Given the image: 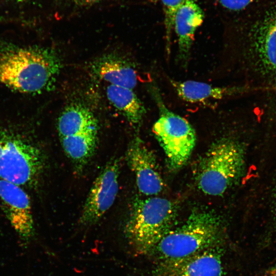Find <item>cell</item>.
<instances>
[{
  "label": "cell",
  "instance_id": "1",
  "mask_svg": "<svg viewBox=\"0 0 276 276\" xmlns=\"http://www.w3.org/2000/svg\"><path fill=\"white\" fill-rule=\"evenodd\" d=\"M61 68L58 55L50 48H0V84L19 92L38 94L48 90Z\"/></svg>",
  "mask_w": 276,
  "mask_h": 276
},
{
  "label": "cell",
  "instance_id": "2",
  "mask_svg": "<svg viewBox=\"0 0 276 276\" xmlns=\"http://www.w3.org/2000/svg\"><path fill=\"white\" fill-rule=\"evenodd\" d=\"M224 231V222L215 213L193 211L184 223L171 229L161 239L151 253L159 261L187 257L221 245Z\"/></svg>",
  "mask_w": 276,
  "mask_h": 276
},
{
  "label": "cell",
  "instance_id": "3",
  "mask_svg": "<svg viewBox=\"0 0 276 276\" xmlns=\"http://www.w3.org/2000/svg\"><path fill=\"white\" fill-rule=\"evenodd\" d=\"M175 205L168 199L151 197L136 199L124 227L129 243L138 252L151 254L174 224Z\"/></svg>",
  "mask_w": 276,
  "mask_h": 276
},
{
  "label": "cell",
  "instance_id": "4",
  "mask_svg": "<svg viewBox=\"0 0 276 276\" xmlns=\"http://www.w3.org/2000/svg\"><path fill=\"white\" fill-rule=\"evenodd\" d=\"M245 162L241 143L232 138L220 139L199 162L195 174L198 188L208 195H222L241 177Z\"/></svg>",
  "mask_w": 276,
  "mask_h": 276
},
{
  "label": "cell",
  "instance_id": "5",
  "mask_svg": "<svg viewBox=\"0 0 276 276\" xmlns=\"http://www.w3.org/2000/svg\"><path fill=\"white\" fill-rule=\"evenodd\" d=\"M43 166V155L36 146L17 135L0 132V179L33 187Z\"/></svg>",
  "mask_w": 276,
  "mask_h": 276
},
{
  "label": "cell",
  "instance_id": "6",
  "mask_svg": "<svg viewBox=\"0 0 276 276\" xmlns=\"http://www.w3.org/2000/svg\"><path fill=\"white\" fill-rule=\"evenodd\" d=\"M154 93L159 117L153 131L164 150L169 167L177 170L189 158L196 144V132L187 119L168 108L158 91Z\"/></svg>",
  "mask_w": 276,
  "mask_h": 276
},
{
  "label": "cell",
  "instance_id": "7",
  "mask_svg": "<svg viewBox=\"0 0 276 276\" xmlns=\"http://www.w3.org/2000/svg\"><path fill=\"white\" fill-rule=\"evenodd\" d=\"M120 163L118 159L109 162L91 187L79 219L82 225L98 222L112 205L119 190Z\"/></svg>",
  "mask_w": 276,
  "mask_h": 276
},
{
  "label": "cell",
  "instance_id": "8",
  "mask_svg": "<svg viewBox=\"0 0 276 276\" xmlns=\"http://www.w3.org/2000/svg\"><path fill=\"white\" fill-rule=\"evenodd\" d=\"M221 245L190 256L159 261L153 276H225Z\"/></svg>",
  "mask_w": 276,
  "mask_h": 276
},
{
  "label": "cell",
  "instance_id": "9",
  "mask_svg": "<svg viewBox=\"0 0 276 276\" xmlns=\"http://www.w3.org/2000/svg\"><path fill=\"white\" fill-rule=\"evenodd\" d=\"M126 159L142 194L152 196L163 190L164 182L155 157L140 138H134L128 145Z\"/></svg>",
  "mask_w": 276,
  "mask_h": 276
},
{
  "label": "cell",
  "instance_id": "10",
  "mask_svg": "<svg viewBox=\"0 0 276 276\" xmlns=\"http://www.w3.org/2000/svg\"><path fill=\"white\" fill-rule=\"evenodd\" d=\"M0 201L12 227L21 236L33 232L34 223L30 198L19 186L0 179Z\"/></svg>",
  "mask_w": 276,
  "mask_h": 276
},
{
  "label": "cell",
  "instance_id": "11",
  "mask_svg": "<svg viewBox=\"0 0 276 276\" xmlns=\"http://www.w3.org/2000/svg\"><path fill=\"white\" fill-rule=\"evenodd\" d=\"M204 13L194 0H185L177 11L173 25L177 42L176 60L183 68H187L196 30L204 19Z\"/></svg>",
  "mask_w": 276,
  "mask_h": 276
},
{
  "label": "cell",
  "instance_id": "12",
  "mask_svg": "<svg viewBox=\"0 0 276 276\" xmlns=\"http://www.w3.org/2000/svg\"><path fill=\"white\" fill-rule=\"evenodd\" d=\"M177 96L190 103L205 104L242 94L250 87L243 86H217L194 80L178 81L169 78Z\"/></svg>",
  "mask_w": 276,
  "mask_h": 276
},
{
  "label": "cell",
  "instance_id": "13",
  "mask_svg": "<svg viewBox=\"0 0 276 276\" xmlns=\"http://www.w3.org/2000/svg\"><path fill=\"white\" fill-rule=\"evenodd\" d=\"M94 74L110 85L133 89L137 84L135 70L130 63L114 55L103 56L92 66Z\"/></svg>",
  "mask_w": 276,
  "mask_h": 276
},
{
  "label": "cell",
  "instance_id": "14",
  "mask_svg": "<svg viewBox=\"0 0 276 276\" xmlns=\"http://www.w3.org/2000/svg\"><path fill=\"white\" fill-rule=\"evenodd\" d=\"M57 130L60 137L78 133L98 131V122L92 112L85 106L72 104L60 114Z\"/></svg>",
  "mask_w": 276,
  "mask_h": 276
},
{
  "label": "cell",
  "instance_id": "15",
  "mask_svg": "<svg viewBox=\"0 0 276 276\" xmlns=\"http://www.w3.org/2000/svg\"><path fill=\"white\" fill-rule=\"evenodd\" d=\"M252 47L266 72L276 77V11L256 34Z\"/></svg>",
  "mask_w": 276,
  "mask_h": 276
},
{
  "label": "cell",
  "instance_id": "16",
  "mask_svg": "<svg viewBox=\"0 0 276 276\" xmlns=\"http://www.w3.org/2000/svg\"><path fill=\"white\" fill-rule=\"evenodd\" d=\"M107 97L111 103L126 118L133 127H138L146 113L144 105L132 89L109 85Z\"/></svg>",
  "mask_w": 276,
  "mask_h": 276
},
{
  "label": "cell",
  "instance_id": "17",
  "mask_svg": "<svg viewBox=\"0 0 276 276\" xmlns=\"http://www.w3.org/2000/svg\"><path fill=\"white\" fill-rule=\"evenodd\" d=\"M98 131H90L60 137L62 147L67 156L82 168L89 161L96 150Z\"/></svg>",
  "mask_w": 276,
  "mask_h": 276
},
{
  "label": "cell",
  "instance_id": "18",
  "mask_svg": "<svg viewBox=\"0 0 276 276\" xmlns=\"http://www.w3.org/2000/svg\"><path fill=\"white\" fill-rule=\"evenodd\" d=\"M185 0H161L164 13L166 51L169 56L171 51V34L176 14Z\"/></svg>",
  "mask_w": 276,
  "mask_h": 276
},
{
  "label": "cell",
  "instance_id": "19",
  "mask_svg": "<svg viewBox=\"0 0 276 276\" xmlns=\"http://www.w3.org/2000/svg\"><path fill=\"white\" fill-rule=\"evenodd\" d=\"M256 0H218L225 9L232 11H239L247 7Z\"/></svg>",
  "mask_w": 276,
  "mask_h": 276
},
{
  "label": "cell",
  "instance_id": "20",
  "mask_svg": "<svg viewBox=\"0 0 276 276\" xmlns=\"http://www.w3.org/2000/svg\"><path fill=\"white\" fill-rule=\"evenodd\" d=\"M102 0H73L77 4L79 5H89L94 4Z\"/></svg>",
  "mask_w": 276,
  "mask_h": 276
},
{
  "label": "cell",
  "instance_id": "21",
  "mask_svg": "<svg viewBox=\"0 0 276 276\" xmlns=\"http://www.w3.org/2000/svg\"><path fill=\"white\" fill-rule=\"evenodd\" d=\"M265 276H276V264L266 272Z\"/></svg>",
  "mask_w": 276,
  "mask_h": 276
},
{
  "label": "cell",
  "instance_id": "22",
  "mask_svg": "<svg viewBox=\"0 0 276 276\" xmlns=\"http://www.w3.org/2000/svg\"><path fill=\"white\" fill-rule=\"evenodd\" d=\"M274 214L275 216H276V196H275V209H274Z\"/></svg>",
  "mask_w": 276,
  "mask_h": 276
},
{
  "label": "cell",
  "instance_id": "23",
  "mask_svg": "<svg viewBox=\"0 0 276 276\" xmlns=\"http://www.w3.org/2000/svg\"><path fill=\"white\" fill-rule=\"evenodd\" d=\"M17 1H20V2H22V1H25V0H17Z\"/></svg>",
  "mask_w": 276,
  "mask_h": 276
}]
</instances>
